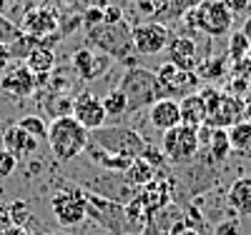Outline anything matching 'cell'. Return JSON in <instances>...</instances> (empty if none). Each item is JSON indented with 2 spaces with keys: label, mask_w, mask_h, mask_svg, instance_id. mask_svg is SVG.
I'll use <instances>...</instances> for the list:
<instances>
[{
  "label": "cell",
  "mask_w": 251,
  "mask_h": 235,
  "mask_svg": "<svg viewBox=\"0 0 251 235\" xmlns=\"http://www.w3.org/2000/svg\"><path fill=\"white\" fill-rule=\"evenodd\" d=\"M226 73V58H201L199 68H196V75L199 80H219L221 75Z\"/></svg>",
  "instance_id": "cell-26"
},
{
  "label": "cell",
  "mask_w": 251,
  "mask_h": 235,
  "mask_svg": "<svg viewBox=\"0 0 251 235\" xmlns=\"http://www.w3.org/2000/svg\"><path fill=\"white\" fill-rule=\"evenodd\" d=\"M178 23L188 30H201L208 38H226L234 33V13L226 8L224 0H203L201 5L188 10Z\"/></svg>",
  "instance_id": "cell-3"
},
{
  "label": "cell",
  "mask_w": 251,
  "mask_h": 235,
  "mask_svg": "<svg viewBox=\"0 0 251 235\" xmlns=\"http://www.w3.org/2000/svg\"><path fill=\"white\" fill-rule=\"evenodd\" d=\"M131 3H133V13L141 23H151V20L161 23L166 10H169V0H131Z\"/></svg>",
  "instance_id": "cell-24"
},
{
  "label": "cell",
  "mask_w": 251,
  "mask_h": 235,
  "mask_svg": "<svg viewBox=\"0 0 251 235\" xmlns=\"http://www.w3.org/2000/svg\"><path fill=\"white\" fill-rule=\"evenodd\" d=\"M13 63V55H10V48L5 45V43H0V75L5 73V68Z\"/></svg>",
  "instance_id": "cell-36"
},
{
  "label": "cell",
  "mask_w": 251,
  "mask_h": 235,
  "mask_svg": "<svg viewBox=\"0 0 251 235\" xmlns=\"http://www.w3.org/2000/svg\"><path fill=\"white\" fill-rule=\"evenodd\" d=\"M48 148L58 163H71L86 153L91 133L73 115H60L48 123Z\"/></svg>",
  "instance_id": "cell-2"
},
{
  "label": "cell",
  "mask_w": 251,
  "mask_h": 235,
  "mask_svg": "<svg viewBox=\"0 0 251 235\" xmlns=\"http://www.w3.org/2000/svg\"><path fill=\"white\" fill-rule=\"evenodd\" d=\"M18 170V158L15 155H10L5 148H0V180H5V178H10L13 173Z\"/></svg>",
  "instance_id": "cell-32"
},
{
  "label": "cell",
  "mask_w": 251,
  "mask_h": 235,
  "mask_svg": "<svg viewBox=\"0 0 251 235\" xmlns=\"http://www.w3.org/2000/svg\"><path fill=\"white\" fill-rule=\"evenodd\" d=\"M161 153L166 160H171L176 165H188L194 163L201 153V140L199 130L191 125H176L171 130L161 133Z\"/></svg>",
  "instance_id": "cell-7"
},
{
  "label": "cell",
  "mask_w": 251,
  "mask_h": 235,
  "mask_svg": "<svg viewBox=\"0 0 251 235\" xmlns=\"http://www.w3.org/2000/svg\"><path fill=\"white\" fill-rule=\"evenodd\" d=\"M3 148L10 153V155H15L18 160L20 158H30V155H35V150H38V140L30 135V133H25L23 128H20L18 123H13V125H8L5 130H3Z\"/></svg>",
  "instance_id": "cell-17"
},
{
  "label": "cell",
  "mask_w": 251,
  "mask_h": 235,
  "mask_svg": "<svg viewBox=\"0 0 251 235\" xmlns=\"http://www.w3.org/2000/svg\"><path fill=\"white\" fill-rule=\"evenodd\" d=\"M241 33H244V38L249 40V45H251V15L244 20V25H241Z\"/></svg>",
  "instance_id": "cell-39"
},
{
  "label": "cell",
  "mask_w": 251,
  "mask_h": 235,
  "mask_svg": "<svg viewBox=\"0 0 251 235\" xmlns=\"http://www.w3.org/2000/svg\"><path fill=\"white\" fill-rule=\"evenodd\" d=\"M0 90L10 98H30L38 90V78L28 70L25 63H10L0 75Z\"/></svg>",
  "instance_id": "cell-14"
},
{
  "label": "cell",
  "mask_w": 251,
  "mask_h": 235,
  "mask_svg": "<svg viewBox=\"0 0 251 235\" xmlns=\"http://www.w3.org/2000/svg\"><path fill=\"white\" fill-rule=\"evenodd\" d=\"M71 115H73L83 128H86L88 133L103 128V125H106V120H108L106 110H103L100 98H98L93 90H83V93H78V95L73 98V110H71Z\"/></svg>",
  "instance_id": "cell-13"
},
{
  "label": "cell",
  "mask_w": 251,
  "mask_h": 235,
  "mask_svg": "<svg viewBox=\"0 0 251 235\" xmlns=\"http://www.w3.org/2000/svg\"><path fill=\"white\" fill-rule=\"evenodd\" d=\"M18 38H20V25H15L8 15L0 13V43L10 45V43H15Z\"/></svg>",
  "instance_id": "cell-31"
},
{
  "label": "cell",
  "mask_w": 251,
  "mask_h": 235,
  "mask_svg": "<svg viewBox=\"0 0 251 235\" xmlns=\"http://www.w3.org/2000/svg\"><path fill=\"white\" fill-rule=\"evenodd\" d=\"M228 143H231V153L251 160V120H241L236 125L228 128Z\"/></svg>",
  "instance_id": "cell-22"
},
{
  "label": "cell",
  "mask_w": 251,
  "mask_h": 235,
  "mask_svg": "<svg viewBox=\"0 0 251 235\" xmlns=\"http://www.w3.org/2000/svg\"><path fill=\"white\" fill-rule=\"evenodd\" d=\"M249 53H251L249 40L244 38V33H241V30H234L231 35H228V60L241 63L244 58H249Z\"/></svg>",
  "instance_id": "cell-28"
},
{
  "label": "cell",
  "mask_w": 251,
  "mask_h": 235,
  "mask_svg": "<svg viewBox=\"0 0 251 235\" xmlns=\"http://www.w3.org/2000/svg\"><path fill=\"white\" fill-rule=\"evenodd\" d=\"M18 125L23 128L25 133H30L35 140H46L48 138V123L40 118V115H23L18 120Z\"/></svg>",
  "instance_id": "cell-29"
},
{
  "label": "cell",
  "mask_w": 251,
  "mask_h": 235,
  "mask_svg": "<svg viewBox=\"0 0 251 235\" xmlns=\"http://www.w3.org/2000/svg\"><path fill=\"white\" fill-rule=\"evenodd\" d=\"M86 203H88V218H93L98 225H103L111 233H133V223L126 215V205L121 203H113L108 198H100V195H93V193H86Z\"/></svg>",
  "instance_id": "cell-9"
},
{
  "label": "cell",
  "mask_w": 251,
  "mask_h": 235,
  "mask_svg": "<svg viewBox=\"0 0 251 235\" xmlns=\"http://www.w3.org/2000/svg\"><path fill=\"white\" fill-rule=\"evenodd\" d=\"M0 235H33V233H30L28 228H23V225H8Z\"/></svg>",
  "instance_id": "cell-37"
},
{
  "label": "cell",
  "mask_w": 251,
  "mask_h": 235,
  "mask_svg": "<svg viewBox=\"0 0 251 235\" xmlns=\"http://www.w3.org/2000/svg\"><path fill=\"white\" fill-rule=\"evenodd\" d=\"M118 90L128 100V113H138V110H149L156 100H161V88L156 73L149 68H128L123 73Z\"/></svg>",
  "instance_id": "cell-5"
},
{
  "label": "cell",
  "mask_w": 251,
  "mask_h": 235,
  "mask_svg": "<svg viewBox=\"0 0 251 235\" xmlns=\"http://www.w3.org/2000/svg\"><path fill=\"white\" fill-rule=\"evenodd\" d=\"M226 200H228L234 213H239V215H251V175H241L228 185Z\"/></svg>",
  "instance_id": "cell-20"
},
{
  "label": "cell",
  "mask_w": 251,
  "mask_h": 235,
  "mask_svg": "<svg viewBox=\"0 0 251 235\" xmlns=\"http://www.w3.org/2000/svg\"><path fill=\"white\" fill-rule=\"evenodd\" d=\"M153 73H156L158 88H161V98L183 100L186 95L199 93L201 80L194 70H181L174 63H163V65H158V70H153Z\"/></svg>",
  "instance_id": "cell-8"
},
{
  "label": "cell",
  "mask_w": 251,
  "mask_h": 235,
  "mask_svg": "<svg viewBox=\"0 0 251 235\" xmlns=\"http://www.w3.org/2000/svg\"><path fill=\"white\" fill-rule=\"evenodd\" d=\"M23 63L28 65V70L38 78V85H43L46 78L55 70V50L50 45H38Z\"/></svg>",
  "instance_id": "cell-19"
},
{
  "label": "cell",
  "mask_w": 251,
  "mask_h": 235,
  "mask_svg": "<svg viewBox=\"0 0 251 235\" xmlns=\"http://www.w3.org/2000/svg\"><path fill=\"white\" fill-rule=\"evenodd\" d=\"M149 123L156 128V130H161V133H166V130H171V128L181 125L178 100H171V98L156 100L151 108H149Z\"/></svg>",
  "instance_id": "cell-18"
},
{
  "label": "cell",
  "mask_w": 251,
  "mask_h": 235,
  "mask_svg": "<svg viewBox=\"0 0 251 235\" xmlns=\"http://www.w3.org/2000/svg\"><path fill=\"white\" fill-rule=\"evenodd\" d=\"M71 65H73V70H75V75L80 80L91 83V80H98L103 75H108V70L113 65V58L106 55L103 50H96L91 45H83V48L73 50Z\"/></svg>",
  "instance_id": "cell-12"
},
{
  "label": "cell",
  "mask_w": 251,
  "mask_h": 235,
  "mask_svg": "<svg viewBox=\"0 0 251 235\" xmlns=\"http://www.w3.org/2000/svg\"><path fill=\"white\" fill-rule=\"evenodd\" d=\"M214 235H239V223L236 220H221L214 228Z\"/></svg>",
  "instance_id": "cell-34"
},
{
  "label": "cell",
  "mask_w": 251,
  "mask_h": 235,
  "mask_svg": "<svg viewBox=\"0 0 251 235\" xmlns=\"http://www.w3.org/2000/svg\"><path fill=\"white\" fill-rule=\"evenodd\" d=\"M83 30H86L88 45L103 50L113 60H128L133 55V40H131V23L123 15L118 5H93L80 15Z\"/></svg>",
  "instance_id": "cell-1"
},
{
  "label": "cell",
  "mask_w": 251,
  "mask_h": 235,
  "mask_svg": "<svg viewBox=\"0 0 251 235\" xmlns=\"http://www.w3.org/2000/svg\"><path fill=\"white\" fill-rule=\"evenodd\" d=\"M0 138H3V130H0Z\"/></svg>",
  "instance_id": "cell-41"
},
{
  "label": "cell",
  "mask_w": 251,
  "mask_h": 235,
  "mask_svg": "<svg viewBox=\"0 0 251 235\" xmlns=\"http://www.w3.org/2000/svg\"><path fill=\"white\" fill-rule=\"evenodd\" d=\"M244 115H246V103H244L239 95L224 93L221 100L216 103V108L208 110L206 125H208V128H224V130H228L231 125L241 123Z\"/></svg>",
  "instance_id": "cell-15"
},
{
  "label": "cell",
  "mask_w": 251,
  "mask_h": 235,
  "mask_svg": "<svg viewBox=\"0 0 251 235\" xmlns=\"http://www.w3.org/2000/svg\"><path fill=\"white\" fill-rule=\"evenodd\" d=\"M8 215H10L13 225H23L25 228V223L30 220V205L25 200H13L8 205Z\"/></svg>",
  "instance_id": "cell-30"
},
{
  "label": "cell",
  "mask_w": 251,
  "mask_h": 235,
  "mask_svg": "<svg viewBox=\"0 0 251 235\" xmlns=\"http://www.w3.org/2000/svg\"><path fill=\"white\" fill-rule=\"evenodd\" d=\"M20 33L46 40V38H60V15L53 8L38 5L23 13V20H20Z\"/></svg>",
  "instance_id": "cell-11"
},
{
  "label": "cell",
  "mask_w": 251,
  "mask_h": 235,
  "mask_svg": "<svg viewBox=\"0 0 251 235\" xmlns=\"http://www.w3.org/2000/svg\"><path fill=\"white\" fill-rule=\"evenodd\" d=\"M40 235H71V233H40Z\"/></svg>",
  "instance_id": "cell-40"
},
{
  "label": "cell",
  "mask_w": 251,
  "mask_h": 235,
  "mask_svg": "<svg viewBox=\"0 0 251 235\" xmlns=\"http://www.w3.org/2000/svg\"><path fill=\"white\" fill-rule=\"evenodd\" d=\"M131 40H133V50L138 55H158L169 48L171 43V30L166 23H136L131 28Z\"/></svg>",
  "instance_id": "cell-10"
},
{
  "label": "cell",
  "mask_w": 251,
  "mask_h": 235,
  "mask_svg": "<svg viewBox=\"0 0 251 235\" xmlns=\"http://www.w3.org/2000/svg\"><path fill=\"white\" fill-rule=\"evenodd\" d=\"M141 235H171L169 230H166L163 225H158V223H153V218L143 225V230H141Z\"/></svg>",
  "instance_id": "cell-35"
},
{
  "label": "cell",
  "mask_w": 251,
  "mask_h": 235,
  "mask_svg": "<svg viewBox=\"0 0 251 235\" xmlns=\"http://www.w3.org/2000/svg\"><path fill=\"white\" fill-rule=\"evenodd\" d=\"M123 180L128 183L133 190H141L143 185H149L151 180H156V168L146 160V158H136V160L128 165V170L123 173Z\"/></svg>",
  "instance_id": "cell-23"
},
{
  "label": "cell",
  "mask_w": 251,
  "mask_h": 235,
  "mask_svg": "<svg viewBox=\"0 0 251 235\" xmlns=\"http://www.w3.org/2000/svg\"><path fill=\"white\" fill-rule=\"evenodd\" d=\"M226 3V8L234 13V18L236 15H244V13H251V0H224Z\"/></svg>",
  "instance_id": "cell-33"
},
{
  "label": "cell",
  "mask_w": 251,
  "mask_h": 235,
  "mask_svg": "<svg viewBox=\"0 0 251 235\" xmlns=\"http://www.w3.org/2000/svg\"><path fill=\"white\" fill-rule=\"evenodd\" d=\"M91 143L103 148V150L111 153V155L128 158V160L143 158L146 148H149V143L143 140V135L138 130L126 128V125H103V128H98V130L91 133Z\"/></svg>",
  "instance_id": "cell-4"
},
{
  "label": "cell",
  "mask_w": 251,
  "mask_h": 235,
  "mask_svg": "<svg viewBox=\"0 0 251 235\" xmlns=\"http://www.w3.org/2000/svg\"><path fill=\"white\" fill-rule=\"evenodd\" d=\"M169 63H174L176 68L181 70H194L199 68L201 63V53H199V45L194 38L188 35H171V43H169Z\"/></svg>",
  "instance_id": "cell-16"
},
{
  "label": "cell",
  "mask_w": 251,
  "mask_h": 235,
  "mask_svg": "<svg viewBox=\"0 0 251 235\" xmlns=\"http://www.w3.org/2000/svg\"><path fill=\"white\" fill-rule=\"evenodd\" d=\"M201 3H203V0H169V10H166L161 23H178L188 10H194Z\"/></svg>",
  "instance_id": "cell-27"
},
{
  "label": "cell",
  "mask_w": 251,
  "mask_h": 235,
  "mask_svg": "<svg viewBox=\"0 0 251 235\" xmlns=\"http://www.w3.org/2000/svg\"><path fill=\"white\" fill-rule=\"evenodd\" d=\"M171 235H199V233H196L194 228H188L186 223H181V225H178V228H176V230H174Z\"/></svg>",
  "instance_id": "cell-38"
},
{
  "label": "cell",
  "mask_w": 251,
  "mask_h": 235,
  "mask_svg": "<svg viewBox=\"0 0 251 235\" xmlns=\"http://www.w3.org/2000/svg\"><path fill=\"white\" fill-rule=\"evenodd\" d=\"M178 108H181V123L183 125H191L196 130L206 125V103L199 93L186 95L183 100H178Z\"/></svg>",
  "instance_id": "cell-21"
},
{
  "label": "cell",
  "mask_w": 251,
  "mask_h": 235,
  "mask_svg": "<svg viewBox=\"0 0 251 235\" xmlns=\"http://www.w3.org/2000/svg\"><path fill=\"white\" fill-rule=\"evenodd\" d=\"M100 103H103V110H106L108 118H121V115L128 113V100H126V95L118 88L108 90L106 95L100 98Z\"/></svg>",
  "instance_id": "cell-25"
},
{
  "label": "cell",
  "mask_w": 251,
  "mask_h": 235,
  "mask_svg": "<svg viewBox=\"0 0 251 235\" xmlns=\"http://www.w3.org/2000/svg\"><path fill=\"white\" fill-rule=\"evenodd\" d=\"M88 203H86V190L80 185L66 183L60 185L50 195V213L60 228H78L88 218Z\"/></svg>",
  "instance_id": "cell-6"
}]
</instances>
